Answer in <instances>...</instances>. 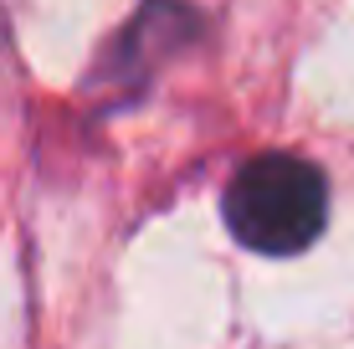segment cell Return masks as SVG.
<instances>
[{"instance_id": "6da1fadb", "label": "cell", "mask_w": 354, "mask_h": 349, "mask_svg": "<svg viewBox=\"0 0 354 349\" xmlns=\"http://www.w3.org/2000/svg\"><path fill=\"white\" fill-rule=\"evenodd\" d=\"M328 185L298 154H257L226 185V221L241 247L292 257L324 232Z\"/></svg>"}]
</instances>
